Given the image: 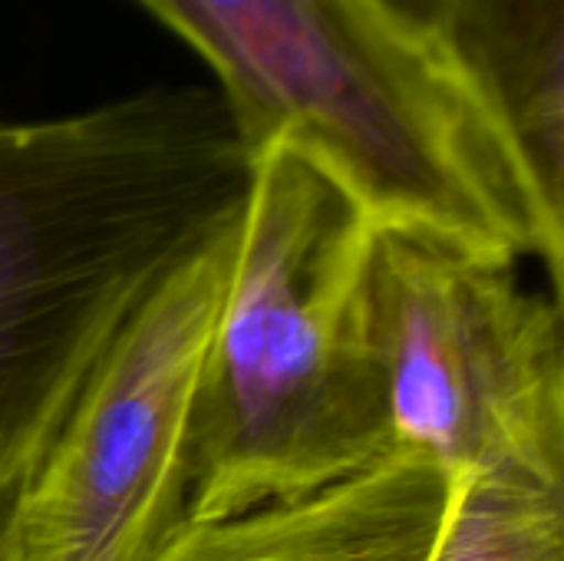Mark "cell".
<instances>
[{"instance_id":"cell-2","label":"cell","mask_w":564,"mask_h":561,"mask_svg":"<svg viewBox=\"0 0 564 561\" xmlns=\"http://www.w3.org/2000/svg\"><path fill=\"white\" fill-rule=\"evenodd\" d=\"M195 46L258 155L288 145L373 222L539 258L562 291L564 215L449 53L377 0H139Z\"/></svg>"},{"instance_id":"cell-9","label":"cell","mask_w":564,"mask_h":561,"mask_svg":"<svg viewBox=\"0 0 564 561\" xmlns=\"http://www.w3.org/2000/svg\"><path fill=\"white\" fill-rule=\"evenodd\" d=\"M387 13H393L403 26H410L413 33L433 40L443 46V30L453 17V10L459 7V0H377Z\"/></svg>"},{"instance_id":"cell-1","label":"cell","mask_w":564,"mask_h":561,"mask_svg":"<svg viewBox=\"0 0 564 561\" xmlns=\"http://www.w3.org/2000/svg\"><path fill=\"white\" fill-rule=\"evenodd\" d=\"M254 159L212 89L0 122V489L135 308L238 222Z\"/></svg>"},{"instance_id":"cell-8","label":"cell","mask_w":564,"mask_h":561,"mask_svg":"<svg viewBox=\"0 0 564 561\" xmlns=\"http://www.w3.org/2000/svg\"><path fill=\"white\" fill-rule=\"evenodd\" d=\"M430 561H564V493L453 479Z\"/></svg>"},{"instance_id":"cell-4","label":"cell","mask_w":564,"mask_h":561,"mask_svg":"<svg viewBox=\"0 0 564 561\" xmlns=\"http://www.w3.org/2000/svg\"><path fill=\"white\" fill-rule=\"evenodd\" d=\"M516 265L373 222L367 321L390 453L564 493L562 304Z\"/></svg>"},{"instance_id":"cell-6","label":"cell","mask_w":564,"mask_h":561,"mask_svg":"<svg viewBox=\"0 0 564 561\" xmlns=\"http://www.w3.org/2000/svg\"><path fill=\"white\" fill-rule=\"evenodd\" d=\"M453 479L406 456L215 522H185L155 561H430Z\"/></svg>"},{"instance_id":"cell-5","label":"cell","mask_w":564,"mask_h":561,"mask_svg":"<svg viewBox=\"0 0 564 561\" xmlns=\"http://www.w3.org/2000/svg\"><path fill=\"white\" fill-rule=\"evenodd\" d=\"M235 228L182 261L99 354L10 496V561H155L188 522L198 387Z\"/></svg>"},{"instance_id":"cell-10","label":"cell","mask_w":564,"mask_h":561,"mask_svg":"<svg viewBox=\"0 0 564 561\" xmlns=\"http://www.w3.org/2000/svg\"><path fill=\"white\" fill-rule=\"evenodd\" d=\"M13 489H0V561H10V555H7V516H10V496H13Z\"/></svg>"},{"instance_id":"cell-7","label":"cell","mask_w":564,"mask_h":561,"mask_svg":"<svg viewBox=\"0 0 564 561\" xmlns=\"http://www.w3.org/2000/svg\"><path fill=\"white\" fill-rule=\"evenodd\" d=\"M443 50L564 215V0H459Z\"/></svg>"},{"instance_id":"cell-3","label":"cell","mask_w":564,"mask_h":561,"mask_svg":"<svg viewBox=\"0 0 564 561\" xmlns=\"http://www.w3.org/2000/svg\"><path fill=\"white\" fill-rule=\"evenodd\" d=\"M370 235L373 218L311 159L258 152L198 387L188 522L291 503L393 456Z\"/></svg>"}]
</instances>
